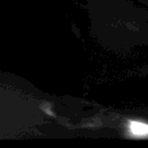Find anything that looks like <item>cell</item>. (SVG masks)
<instances>
[{
  "mask_svg": "<svg viewBox=\"0 0 148 148\" xmlns=\"http://www.w3.org/2000/svg\"><path fill=\"white\" fill-rule=\"evenodd\" d=\"M130 131L133 135H138V136L148 135V125L145 123L131 121L130 123Z\"/></svg>",
  "mask_w": 148,
  "mask_h": 148,
  "instance_id": "cell-1",
  "label": "cell"
}]
</instances>
